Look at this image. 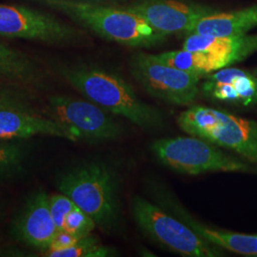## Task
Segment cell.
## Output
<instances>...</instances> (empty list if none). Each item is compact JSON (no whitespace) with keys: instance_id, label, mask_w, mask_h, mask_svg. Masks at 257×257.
<instances>
[{"instance_id":"1","label":"cell","mask_w":257,"mask_h":257,"mask_svg":"<svg viewBox=\"0 0 257 257\" xmlns=\"http://www.w3.org/2000/svg\"><path fill=\"white\" fill-rule=\"evenodd\" d=\"M61 73L75 90L108 112L121 115L142 128H156L163 124L162 113L142 101L119 75L87 66L68 67Z\"/></svg>"},{"instance_id":"2","label":"cell","mask_w":257,"mask_h":257,"mask_svg":"<svg viewBox=\"0 0 257 257\" xmlns=\"http://www.w3.org/2000/svg\"><path fill=\"white\" fill-rule=\"evenodd\" d=\"M55 185L97 227L104 231L114 230L119 219L118 182L109 166L102 162L76 166L58 175Z\"/></svg>"},{"instance_id":"3","label":"cell","mask_w":257,"mask_h":257,"mask_svg":"<svg viewBox=\"0 0 257 257\" xmlns=\"http://www.w3.org/2000/svg\"><path fill=\"white\" fill-rule=\"evenodd\" d=\"M66 15L107 40L131 47H152L165 40L137 14L76 0H35Z\"/></svg>"},{"instance_id":"4","label":"cell","mask_w":257,"mask_h":257,"mask_svg":"<svg viewBox=\"0 0 257 257\" xmlns=\"http://www.w3.org/2000/svg\"><path fill=\"white\" fill-rule=\"evenodd\" d=\"M177 122L188 135L230 150L257 165L256 121L196 105L182 111Z\"/></svg>"},{"instance_id":"5","label":"cell","mask_w":257,"mask_h":257,"mask_svg":"<svg viewBox=\"0 0 257 257\" xmlns=\"http://www.w3.org/2000/svg\"><path fill=\"white\" fill-rule=\"evenodd\" d=\"M155 156L164 165L186 175L205 173H245L251 168L227 155L220 147L196 137L166 138L152 145Z\"/></svg>"},{"instance_id":"6","label":"cell","mask_w":257,"mask_h":257,"mask_svg":"<svg viewBox=\"0 0 257 257\" xmlns=\"http://www.w3.org/2000/svg\"><path fill=\"white\" fill-rule=\"evenodd\" d=\"M133 213L138 226L152 238L175 252L191 257L222 256L220 247L202 238L183 221L141 197H135Z\"/></svg>"},{"instance_id":"7","label":"cell","mask_w":257,"mask_h":257,"mask_svg":"<svg viewBox=\"0 0 257 257\" xmlns=\"http://www.w3.org/2000/svg\"><path fill=\"white\" fill-rule=\"evenodd\" d=\"M134 77L151 95L176 105L188 106L196 100L201 76L159 61L155 55L138 54L131 63Z\"/></svg>"},{"instance_id":"8","label":"cell","mask_w":257,"mask_h":257,"mask_svg":"<svg viewBox=\"0 0 257 257\" xmlns=\"http://www.w3.org/2000/svg\"><path fill=\"white\" fill-rule=\"evenodd\" d=\"M48 113V117L69 128L78 140H112L123 133L108 111L92 101L55 95L49 99Z\"/></svg>"},{"instance_id":"9","label":"cell","mask_w":257,"mask_h":257,"mask_svg":"<svg viewBox=\"0 0 257 257\" xmlns=\"http://www.w3.org/2000/svg\"><path fill=\"white\" fill-rule=\"evenodd\" d=\"M76 32L53 15L19 5L0 4V37L61 44L74 40Z\"/></svg>"},{"instance_id":"10","label":"cell","mask_w":257,"mask_h":257,"mask_svg":"<svg viewBox=\"0 0 257 257\" xmlns=\"http://www.w3.org/2000/svg\"><path fill=\"white\" fill-rule=\"evenodd\" d=\"M126 9L165 36L176 33L191 35L201 19L218 13L211 6L183 0H138Z\"/></svg>"},{"instance_id":"11","label":"cell","mask_w":257,"mask_h":257,"mask_svg":"<svg viewBox=\"0 0 257 257\" xmlns=\"http://www.w3.org/2000/svg\"><path fill=\"white\" fill-rule=\"evenodd\" d=\"M14 237L29 247L45 251L57 229L50 209V195L33 193L13 223Z\"/></svg>"},{"instance_id":"12","label":"cell","mask_w":257,"mask_h":257,"mask_svg":"<svg viewBox=\"0 0 257 257\" xmlns=\"http://www.w3.org/2000/svg\"><path fill=\"white\" fill-rule=\"evenodd\" d=\"M36 136L78 141L69 128L50 117L38 115L34 111L0 109V140L26 139Z\"/></svg>"},{"instance_id":"13","label":"cell","mask_w":257,"mask_h":257,"mask_svg":"<svg viewBox=\"0 0 257 257\" xmlns=\"http://www.w3.org/2000/svg\"><path fill=\"white\" fill-rule=\"evenodd\" d=\"M183 49L211 55L220 70L240 62L255 53L257 35L211 37L191 34L186 38Z\"/></svg>"},{"instance_id":"14","label":"cell","mask_w":257,"mask_h":257,"mask_svg":"<svg viewBox=\"0 0 257 257\" xmlns=\"http://www.w3.org/2000/svg\"><path fill=\"white\" fill-rule=\"evenodd\" d=\"M156 194L158 201L162 204L163 207L172 211L175 217L183 221L192 230L211 244L240 254L257 255V235H248L210 229L209 227L193 219L190 213L184 210L181 205L175 202V199L170 197L164 191H158Z\"/></svg>"},{"instance_id":"15","label":"cell","mask_w":257,"mask_h":257,"mask_svg":"<svg viewBox=\"0 0 257 257\" xmlns=\"http://www.w3.org/2000/svg\"><path fill=\"white\" fill-rule=\"evenodd\" d=\"M46 75L29 55L0 41V80L26 89H41Z\"/></svg>"},{"instance_id":"16","label":"cell","mask_w":257,"mask_h":257,"mask_svg":"<svg viewBox=\"0 0 257 257\" xmlns=\"http://www.w3.org/2000/svg\"><path fill=\"white\" fill-rule=\"evenodd\" d=\"M257 27V5L229 13H216L201 19L192 34L211 37L245 35Z\"/></svg>"},{"instance_id":"17","label":"cell","mask_w":257,"mask_h":257,"mask_svg":"<svg viewBox=\"0 0 257 257\" xmlns=\"http://www.w3.org/2000/svg\"><path fill=\"white\" fill-rule=\"evenodd\" d=\"M50 209L57 230L81 238L96 227L94 221L63 193L50 195Z\"/></svg>"},{"instance_id":"18","label":"cell","mask_w":257,"mask_h":257,"mask_svg":"<svg viewBox=\"0 0 257 257\" xmlns=\"http://www.w3.org/2000/svg\"><path fill=\"white\" fill-rule=\"evenodd\" d=\"M155 56L166 65L201 77L218 71V67L213 58L203 52H194L183 49L180 51L166 52L163 54L155 55Z\"/></svg>"},{"instance_id":"19","label":"cell","mask_w":257,"mask_h":257,"mask_svg":"<svg viewBox=\"0 0 257 257\" xmlns=\"http://www.w3.org/2000/svg\"><path fill=\"white\" fill-rule=\"evenodd\" d=\"M111 255H114V251L111 248L102 246L98 239L91 234L84 236L70 248L43 252V256L46 257H105Z\"/></svg>"},{"instance_id":"20","label":"cell","mask_w":257,"mask_h":257,"mask_svg":"<svg viewBox=\"0 0 257 257\" xmlns=\"http://www.w3.org/2000/svg\"><path fill=\"white\" fill-rule=\"evenodd\" d=\"M25 152L22 145L0 141V179L15 175L22 170Z\"/></svg>"},{"instance_id":"21","label":"cell","mask_w":257,"mask_h":257,"mask_svg":"<svg viewBox=\"0 0 257 257\" xmlns=\"http://www.w3.org/2000/svg\"><path fill=\"white\" fill-rule=\"evenodd\" d=\"M0 109H17L35 112L23 88L3 80H0Z\"/></svg>"},{"instance_id":"22","label":"cell","mask_w":257,"mask_h":257,"mask_svg":"<svg viewBox=\"0 0 257 257\" xmlns=\"http://www.w3.org/2000/svg\"><path fill=\"white\" fill-rule=\"evenodd\" d=\"M81 238L76 237L73 234H70V233L62 231V230H57L45 251H54V250L70 248V247L74 246V244H76Z\"/></svg>"},{"instance_id":"23","label":"cell","mask_w":257,"mask_h":257,"mask_svg":"<svg viewBox=\"0 0 257 257\" xmlns=\"http://www.w3.org/2000/svg\"><path fill=\"white\" fill-rule=\"evenodd\" d=\"M90 1H106V0H90Z\"/></svg>"},{"instance_id":"24","label":"cell","mask_w":257,"mask_h":257,"mask_svg":"<svg viewBox=\"0 0 257 257\" xmlns=\"http://www.w3.org/2000/svg\"><path fill=\"white\" fill-rule=\"evenodd\" d=\"M255 77H256V78H257V73H256V75H255Z\"/></svg>"}]
</instances>
